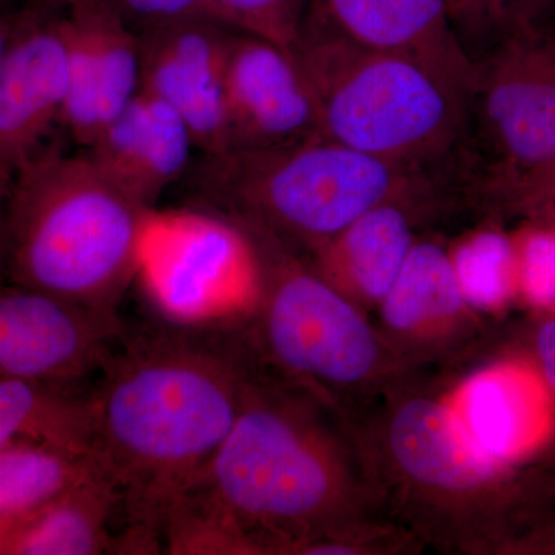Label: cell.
Wrapping results in <instances>:
<instances>
[{
	"mask_svg": "<svg viewBox=\"0 0 555 555\" xmlns=\"http://www.w3.org/2000/svg\"><path fill=\"white\" fill-rule=\"evenodd\" d=\"M261 366L246 328L124 335L90 396L94 454L127 517L119 554L159 553L164 518L206 473Z\"/></svg>",
	"mask_w": 555,
	"mask_h": 555,
	"instance_id": "obj_1",
	"label": "cell"
},
{
	"mask_svg": "<svg viewBox=\"0 0 555 555\" xmlns=\"http://www.w3.org/2000/svg\"><path fill=\"white\" fill-rule=\"evenodd\" d=\"M190 492L228 518L255 555H345L387 518L350 420L264 363Z\"/></svg>",
	"mask_w": 555,
	"mask_h": 555,
	"instance_id": "obj_2",
	"label": "cell"
},
{
	"mask_svg": "<svg viewBox=\"0 0 555 555\" xmlns=\"http://www.w3.org/2000/svg\"><path fill=\"white\" fill-rule=\"evenodd\" d=\"M387 518L449 554H495L534 529L531 480L474 447L443 397L398 387L347 414Z\"/></svg>",
	"mask_w": 555,
	"mask_h": 555,
	"instance_id": "obj_3",
	"label": "cell"
},
{
	"mask_svg": "<svg viewBox=\"0 0 555 555\" xmlns=\"http://www.w3.org/2000/svg\"><path fill=\"white\" fill-rule=\"evenodd\" d=\"M149 208L86 152L43 149L7 188V281L118 315Z\"/></svg>",
	"mask_w": 555,
	"mask_h": 555,
	"instance_id": "obj_4",
	"label": "cell"
},
{
	"mask_svg": "<svg viewBox=\"0 0 555 555\" xmlns=\"http://www.w3.org/2000/svg\"><path fill=\"white\" fill-rule=\"evenodd\" d=\"M292 50L321 137L427 169L465 141L470 90L426 62L358 43L310 7Z\"/></svg>",
	"mask_w": 555,
	"mask_h": 555,
	"instance_id": "obj_5",
	"label": "cell"
},
{
	"mask_svg": "<svg viewBox=\"0 0 555 555\" xmlns=\"http://www.w3.org/2000/svg\"><path fill=\"white\" fill-rule=\"evenodd\" d=\"M204 158L203 192L229 217L264 230L299 255L382 204L441 199L427 167L378 158L321 134L283 147L228 150Z\"/></svg>",
	"mask_w": 555,
	"mask_h": 555,
	"instance_id": "obj_6",
	"label": "cell"
},
{
	"mask_svg": "<svg viewBox=\"0 0 555 555\" xmlns=\"http://www.w3.org/2000/svg\"><path fill=\"white\" fill-rule=\"evenodd\" d=\"M243 224V222H241ZM264 259V294L247 326L262 363L349 414L420 371L383 339L366 310L318 275L305 257L264 230L243 224Z\"/></svg>",
	"mask_w": 555,
	"mask_h": 555,
	"instance_id": "obj_7",
	"label": "cell"
},
{
	"mask_svg": "<svg viewBox=\"0 0 555 555\" xmlns=\"http://www.w3.org/2000/svg\"><path fill=\"white\" fill-rule=\"evenodd\" d=\"M170 326L246 328L264 294L257 240L229 215L149 208L138 247L137 280Z\"/></svg>",
	"mask_w": 555,
	"mask_h": 555,
	"instance_id": "obj_8",
	"label": "cell"
},
{
	"mask_svg": "<svg viewBox=\"0 0 555 555\" xmlns=\"http://www.w3.org/2000/svg\"><path fill=\"white\" fill-rule=\"evenodd\" d=\"M469 131L481 160L477 190L491 208L502 211L555 169V13L474 64Z\"/></svg>",
	"mask_w": 555,
	"mask_h": 555,
	"instance_id": "obj_9",
	"label": "cell"
},
{
	"mask_svg": "<svg viewBox=\"0 0 555 555\" xmlns=\"http://www.w3.org/2000/svg\"><path fill=\"white\" fill-rule=\"evenodd\" d=\"M118 315L21 284H0V378L68 387L104 371L124 338Z\"/></svg>",
	"mask_w": 555,
	"mask_h": 555,
	"instance_id": "obj_10",
	"label": "cell"
},
{
	"mask_svg": "<svg viewBox=\"0 0 555 555\" xmlns=\"http://www.w3.org/2000/svg\"><path fill=\"white\" fill-rule=\"evenodd\" d=\"M68 51L62 0L27 2L0 69V188L62 127Z\"/></svg>",
	"mask_w": 555,
	"mask_h": 555,
	"instance_id": "obj_11",
	"label": "cell"
},
{
	"mask_svg": "<svg viewBox=\"0 0 555 555\" xmlns=\"http://www.w3.org/2000/svg\"><path fill=\"white\" fill-rule=\"evenodd\" d=\"M68 93L62 129L86 150L141 90V40L115 0H62Z\"/></svg>",
	"mask_w": 555,
	"mask_h": 555,
	"instance_id": "obj_12",
	"label": "cell"
},
{
	"mask_svg": "<svg viewBox=\"0 0 555 555\" xmlns=\"http://www.w3.org/2000/svg\"><path fill=\"white\" fill-rule=\"evenodd\" d=\"M375 310L383 339L415 371L466 356L483 327L460 291L448 248L434 240H416Z\"/></svg>",
	"mask_w": 555,
	"mask_h": 555,
	"instance_id": "obj_13",
	"label": "cell"
},
{
	"mask_svg": "<svg viewBox=\"0 0 555 555\" xmlns=\"http://www.w3.org/2000/svg\"><path fill=\"white\" fill-rule=\"evenodd\" d=\"M138 33L141 89L181 116L204 156L225 152V61L233 30L208 17H192Z\"/></svg>",
	"mask_w": 555,
	"mask_h": 555,
	"instance_id": "obj_14",
	"label": "cell"
},
{
	"mask_svg": "<svg viewBox=\"0 0 555 555\" xmlns=\"http://www.w3.org/2000/svg\"><path fill=\"white\" fill-rule=\"evenodd\" d=\"M225 152L283 147L318 134L315 107L294 50L232 33L225 61Z\"/></svg>",
	"mask_w": 555,
	"mask_h": 555,
	"instance_id": "obj_15",
	"label": "cell"
},
{
	"mask_svg": "<svg viewBox=\"0 0 555 555\" xmlns=\"http://www.w3.org/2000/svg\"><path fill=\"white\" fill-rule=\"evenodd\" d=\"M553 396L539 369L503 360L470 372L443 400L474 447L517 466L553 438Z\"/></svg>",
	"mask_w": 555,
	"mask_h": 555,
	"instance_id": "obj_16",
	"label": "cell"
},
{
	"mask_svg": "<svg viewBox=\"0 0 555 555\" xmlns=\"http://www.w3.org/2000/svg\"><path fill=\"white\" fill-rule=\"evenodd\" d=\"M193 150L188 124L169 104L141 89L83 152L131 198L155 207L184 177Z\"/></svg>",
	"mask_w": 555,
	"mask_h": 555,
	"instance_id": "obj_17",
	"label": "cell"
},
{
	"mask_svg": "<svg viewBox=\"0 0 555 555\" xmlns=\"http://www.w3.org/2000/svg\"><path fill=\"white\" fill-rule=\"evenodd\" d=\"M443 199L390 201L372 208L334 238L301 255L318 275L371 312L396 283L416 243L415 230Z\"/></svg>",
	"mask_w": 555,
	"mask_h": 555,
	"instance_id": "obj_18",
	"label": "cell"
},
{
	"mask_svg": "<svg viewBox=\"0 0 555 555\" xmlns=\"http://www.w3.org/2000/svg\"><path fill=\"white\" fill-rule=\"evenodd\" d=\"M309 7L347 38L426 62L473 89L474 64L452 35L444 0H310Z\"/></svg>",
	"mask_w": 555,
	"mask_h": 555,
	"instance_id": "obj_19",
	"label": "cell"
},
{
	"mask_svg": "<svg viewBox=\"0 0 555 555\" xmlns=\"http://www.w3.org/2000/svg\"><path fill=\"white\" fill-rule=\"evenodd\" d=\"M120 494L107 473L73 486L38 513L0 535V555H101L115 553L109 521Z\"/></svg>",
	"mask_w": 555,
	"mask_h": 555,
	"instance_id": "obj_20",
	"label": "cell"
},
{
	"mask_svg": "<svg viewBox=\"0 0 555 555\" xmlns=\"http://www.w3.org/2000/svg\"><path fill=\"white\" fill-rule=\"evenodd\" d=\"M33 444L69 454H94L91 397L67 387L0 378V449Z\"/></svg>",
	"mask_w": 555,
	"mask_h": 555,
	"instance_id": "obj_21",
	"label": "cell"
},
{
	"mask_svg": "<svg viewBox=\"0 0 555 555\" xmlns=\"http://www.w3.org/2000/svg\"><path fill=\"white\" fill-rule=\"evenodd\" d=\"M101 473L107 470L96 455L33 444L0 449V535L73 486Z\"/></svg>",
	"mask_w": 555,
	"mask_h": 555,
	"instance_id": "obj_22",
	"label": "cell"
},
{
	"mask_svg": "<svg viewBox=\"0 0 555 555\" xmlns=\"http://www.w3.org/2000/svg\"><path fill=\"white\" fill-rule=\"evenodd\" d=\"M448 251L463 297L480 315L500 312L518 297L516 247L505 230L480 225Z\"/></svg>",
	"mask_w": 555,
	"mask_h": 555,
	"instance_id": "obj_23",
	"label": "cell"
},
{
	"mask_svg": "<svg viewBox=\"0 0 555 555\" xmlns=\"http://www.w3.org/2000/svg\"><path fill=\"white\" fill-rule=\"evenodd\" d=\"M449 27L476 64L489 51L555 13V0H444Z\"/></svg>",
	"mask_w": 555,
	"mask_h": 555,
	"instance_id": "obj_24",
	"label": "cell"
},
{
	"mask_svg": "<svg viewBox=\"0 0 555 555\" xmlns=\"http://www.w3.org/2000/svg\"><path fill=\"white\" fill-rule=\"evenodd\" d=\"M310 0H207L211 16L230 30L268 39L292 50L298 42Z\"/></svg>",
	"mask_w": 555,
	"mask_h": 555,
	"instance_id": "obj_25",
	"label": "cell"
},
{
	"mask_svg": "<svg viewBox=\"0 0 555 555\" xmlns=\"http://www.w3.org/2000/svg\"><path fill=\"white\" fill-rule=\"evenodd\" d=\"M513 240L518 297L537 309L555 312V229L529 221Z\"/></svg>",
	"mask_w": 555,
	"mask_h": 555,
	"instance_id": "obj_26",
	"label": "cell"
},
{
	"mask_svg": "<svg viewBox=\"0 0 555 555\" xmlns=\"http://www.w3.org/2000/svg\"><path fill=\"white\" fill-rule=\"evenodd\" d=\"M137 30L166 22L211 16L207 0H115ZM215 21V20H214Z\"/></svg>",
	"mask_w": 555,
	"mask_h": 555,
	"instance_id": "obj_27",
	"label": "cell"
},
{
	"mask_svg": "<svg viewBox=\"0 0 555 555\" xmlns=\"http://www.w3.org/2000/svg\"><path fill=\"white\" fill-rule=\"evenodd\" d=\"M503 211L555 229V169L521 189Z\"/></svg>",
	"mask_w": 555,
	"mask_h": 555,
	"instance_id": "obj_28",
	"label": "cell"
},
{
	"mask_svg": "<svg viewBox=\"0 0 555 555\" xmlns=\"http://www.w3.org/2000/svg\"><path fill=\"white\" fill-rule=\"evenodd\" d=\"M535 357L537 369L555 396V318L545 321L537 331Z\"/></svg>",
	"mask_w": 555,
	"mask_h": 555,
	"instance_id": "obj_29",
	"label": "cell"
},
{
	"mask_svg": "<svg viewBox=\"0 0 555 555\" xmlns=\"http://www.w3.org/2000/svg\"><path fill=\"white\" fill-rule=\"evenodd\" d=\"M25 5L27 0H0V69H2L11 36L16 30Z\"/></svg>",
	"mask_w": 555,
	"mask_h": 555,
	"instance_id": "obj_30",
	"label": "cell"
},
{
	"mask_svg": "<svg viewBox=\"0 0 555 555\" xmlns=\"http://www.w3.org/2000/svg\"><path fill=\"white\" fill-rule=\"evenodd\" d=\"M5 192L0 188V284L5 283Z\"/></svg>",
	"mask_w": 555,
	"mask_h": 555,
	"instance_id": "obj_31",
	"label": "cell"
},
{
	"mask_svg": "<svg viewBox=\"0 0 555 555\" xmlns=\"http://www.w3.org/2000/svg\"><path fill=\"white\" fill-rule=\"evenodd\" d=\"M27 2H38V0H27Z\"/></svg>",
	"mask_w": 555,
	"mask_h": 555,
	"instance_id": "obj_32",
	"label": "cell"
}]
</instances>
